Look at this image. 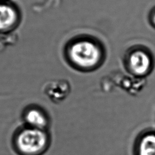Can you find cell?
Instances as JSON below:
<instances>
[{
  "instance_id": "6da1fadb",
  "label": "cell",
  "mask_w": 155,
  "mask_h": 155,
  "mask_svg": "<svg viewBox=\"0 0 155 155\" xmlns=\"http://www.w3.org/2000/svg\"><path fill=\"white\" fill-rule=\"evenodd\" d=\"M71 61L83 68H90L99 62L102 51L98 45L91 40H79L73 44L69 50Z\"/></svg>"
},
{
  "instance_id": "7a4b0ae2",
  "label": "cell",
  "mask_w": 155,
  "mask_h": 155,
  "mask_svg": "<svg viewBox=\"0 0 155 155\" xmlns=\"http://www.w3.org/2000/svg\"><path fill=\"white\" fill-rule=\"evenodd\" d=\"M47 140V135L44 130L28 127L21 130L17 135L16 145L21 153L34 155L45 148Z\"/></svg>"
},
{
  "instance_id": "3957f363",
  "label": "cell",
  "mask_w": 155,
  "mask_h": 155,
  "mask_svg": "<svg viewBox=\"0 0 155 155\" xmlns=\"http://www.w3.org/2000/svg\"><path fill=\"white\" fill-rule=\"evenodd\" d=\"M127 64L131 73L136 76H143L147 74L151 69V56L143 49H134L128 55Z\"/></svg>"
},
{
  "instance_id": "277c9868",
  "label": "cell",
  "mask_w": 155,
  "mask_h": 155,
  "mask_svg": "<svg viewBox=\"0 0 155 155\" xmlns=\"http://www.w3.org/2000/svg\"><path fill=\"white\" fill-rule=\"evenodd\" d=\"M135 155H155V131H148L139 136L134 146Z\"/></svg>"
},
{
  "instance_id": "5b68a950",
  "label": "cell",
  "mask_w": 155,
  "mask_h": 155,
  "mask_svg": "<svg viewBox=\"0 0 155 155\" xmlns=\"http://www.w3.org/2000/svg\"><path fill=\"white\" fill-rule=\"evenodd\" d=\"M24 120L28 127L44 130L48 124L44 113L38 108L29 109L24 115Z\"/></svg>"
},
{
  "instance_id": "8992f818",
  "label": "cell",
  "mask_w": 155,
  "mask_h": 155,
  "mask_svg": "<svg viewBox=\"0 0 155 155\" xmlns=\"http://www.w3.org/2000/svg\"><path fill=\"white\" fill-rule=\"evenodd\" d=\"M16 19V12L12 6L0 4V30L10 28L15 24Z\"/></svg>"
},
{
  "instance_id": "52a82bcc",
  "label": "cell",
  "mask_w": 155,
  "mask_h": 155,
  "mask_svg": "<svg viewBox=\"0 0 155 155\" xmlns=\"http://www.w3.org/2000/svg\"><path fill=\"white\" fill-rule=\"evenodd\" d=\"M151 20L153 25L155 26V10H154L151 15Z\"/></svg>"
}]
</instances>
